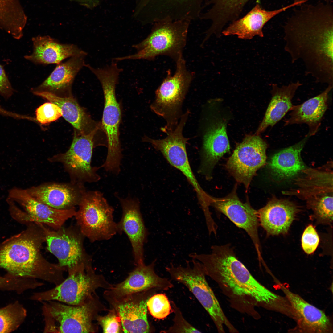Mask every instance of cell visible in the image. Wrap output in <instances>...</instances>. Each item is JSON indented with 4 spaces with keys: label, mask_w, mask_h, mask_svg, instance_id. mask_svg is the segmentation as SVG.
<instances>
[{
    "label": "cell",
    "mask_w": 333,
    "mask_h": 333,
    "mask_svg": "<svg viewBox=\"0 0 333 333\" xmlns=\"http://www.w3.org/2000/svg\"><path fill=\"white\" fill-rule=\"evenodd\" d=\"M44 332L94 333L98 325L94 323L99 313L108 311L96 292L84 303L72 305L55 301L42 302Z\"/></svg>",
    "instance_id": "5b68a950"
},
{
    "label": "cell",
    "mask_w": 333,
    "mask_h": 333,
    "mask_svg": "<svg viewBox=\"0 0 333 333\" xmlns=\"http://www.w3.org/2000/svg\"><path fill=\"white\" fill-rule=\"evenodd\" d=\"M310 137L307 134L298 143L281 150L272 157L268 166L275 177L280 180L288 179L306 168L301 154Z\"/></svg>",
    "instance_id": "1f68e13d"
},
{
    "label": "cell",
    "mask_w": 333,
    "mask_h": 333,
    "mask_svg": "<svg viewBox=\"0 0 333 333\" xmlns=\"http://www.w3.org/2000/svg\"><path fill=\"white\" fill-rule=\"evenodd\" d=\"M158 290L152 289L118 298L103 296L118 316L124 333H151L155 329L147 318V303Z\"/></svg>",
    "instance_id": "9a60e30c"
},
{
    "label": "cell",
    "mask_w": 333,
    "mask_h": 333,
    "mask_svg": "<svg viewBox=\"0 0 333 333\" xmlns=\"http://www.w3.org/2000/svg\"><path fill=\"white\" fill-rule=\"evenodd\" d=\"M87 56H74L64 62L56 64L49 76L39 86L32 88L31 92H46L64 97L73 96V82L77 73L85 66Z\"/></svg>",
    "instance_id": "7402d4cb"
},
{
    "label": "cell",
    "mask_w": 333,
    "mask_h": 333,
    "mask_svg": "<svg viewBox=\"0 0 333 333\" xmlns=\"http://www.w3.org/2000/svg\"><path fill=\"white\" fill-rule=\"evenodd\" d=\"M37 200L61 210L75 208L86 190L84 183H48L26 189Z\"/></svg>",
    "instance_id": "44dd1931"
},
{
    "label": "cell",
    "mask_w": 333,
    "mask_h": 333,
    "mask_svg": "<svg viewBox=\"0 0 333 333\" xmlns=\"http://www.w3.org/2000/svg\"><path fill=\"white\" fill-rule=\"evenodd\" d=\"M88 68L100 82L104 97L101 127L106 136L108 152L102 166L107 171L117 173L121 170L122 155L119 137L121 112L116 97L115 89L120 74L123 70L114 61L103 68H95L89 65Z\"/></svg>",
    "instance_id": "277c9868"
},
{
    "label": "cell",
    "mask_w": 333,
    "mask_h": 333,
    "mask_svg": "<svg viewBox=\"0 0 333 333\" xmlns=\"http://www.w3.org/2000/svg\"><path fill=\"white\" fill-rule=\"evenodd\" d=\"M171 306L174 314L173 323L170 327L161 332L166 333H201L189 323L184 318L180 309L173 301Z\"/></svg>",
    "instance_id": "8d00e7d4"
},
{
    "label": "cell",
    "mask_w": 333,
    "mask_h": 333,
    "mask_svg": "<svg viewBox=\"0 0 333 333\" xmlns=\"http://www.w3.org/2000/svg\"><path fill=\"white\" fill-rule=\"evenodd\" d=\"M118 199L122 215L117 223L118 233L124 232L128 237L135 265L144 264V245L148 241L149 232L141 212L140 202L137 198L130 197Z\"/></svg>",
    "instance_id": "e0dca14e"
},
{
    "label": "cell",
    "mask_w": 333,
    "mask_h": 333,
    "mask_svg": "<svg viewBox=\"0 0 333 333\" xmlns=\"http://www.w3.org/2000/svg\"><path fill=\"white\" fill-rule=\"evenodd\" d=\"M307 201L308 206L312 209L319 220L326 223L332 221V193L317 196Z\"/></svg>",
    "instance_id": "e575fe53"
},
{
    "label": "cell",
    "mask_w": 333,
    "mask_h": 333,
    "mask_svg": "<svg viewBox=\"0 0 333 333\" xmlns=\"http://www.w3.org/2000/svg\"><path fill=\"white\" fill-rule=\"evenodd\" d=\"M302 85L299 81L281 87L276 84H272L271 99L257 131V135L263 132L268 127L274 126L290 111L295 93Z\"/></svg>",
    "instance_id": "4dcf8cb0"
},
{
    "label": "cell",
    "mask_w": 333,
    "mask_h": 333,
    "mask_svg": "<svg viewBox=\"0 0 333 333\" xmlns=\"http://www.w3.org/2000/svg\"><path fill=\"white\" fill-rule=\"evenodd\" d=\"M33 93L57 105L61 109L62 116L73 127L74 132L88 135L101 128V124L92 119L73 96L61 97L46 92Z\"/></svg>",
    "instance_id": "f1b7e54d"
},
{
    "label": "cell",
    "mask_w": 333,
    "mask_h": 333,
    "mask_svg": "<svg viewBox=\"0 0 333 333\" xmlns=\"http://www.w3.org/2000/svg\"><path fill=\"white\" fill-rule=\"evenodd\" d=\"M319 241L318 234L312 225H309L302 234V246L304 251L307 254L313 253L317 249Z\"/></svg>",
    "instance_id": "ab89813d"
},
{
    "label": "cell",
    "mask_w": 333,
    "mask_h": 333,
    "mask_svg": "<svg viewBox=\"0 0 333 333\" xmlns=\"http://www.w3.org/2000/svg\"><path fill=\"white\" fill-rule=\"evenodd\" d=\"M210 253L189 254L202 265L207 276L215 282L232 308L256 320L257 308L286 314L290 305L287 298L274 293L258 281L236 257L230 244L213 245Z\"/></svg>",
    "instance_id": "6da1fadb"
},
{
    "label": "cell",
    "mask_w": 333,
    "mask_h": 333,
    "mask_svg": "<svg viewBox=\"0 0 333 333\" xmlns=\"http://www.w3.org/2000/svg\"><path fill=\"white\" fill-rule=\"evenodd\" d=\"M302 171L305 175L297 180L298 188L284 194L294 195L304 199L319 195L332 193L333 173L331 166L316 169L306 168Z\"/></svg>",
    "instance_id": "f546056e"
},
{
    "label": "cell",
    "mask_w": 333,
    "mask_h": 333,
    "mask_svg": "<svg viewBox=\"0 0 333 333\" xmlns=\"http://www.w3.org/2000/svg\"><path fill=\"white\" fill-rule=\"evenodd\" d=\"M45 241L42 228L38 223L33 222L19 238L0 249V267L12 276L38 279L59 285L65 278V270L42 255L41 249Z\"/></svg>",
    "instance_id": "3957f363"
},
{
    "label": "cell",
    "mask_w": 333,
    "mask_h": 333,
    "mask_svg": "<svg viewBox=\"0 0 333 333\" xmlns=\"http://www.w3.org/2000/svg\"><path fill=\"white\" fill-rule=\"evenodd\" d=\"M267 144L258 135L247 136L228 158L226 167L246 191L257 171L266 162Z\"/></svg>",
    "instance_id": "5bb4252c"
},
{
    "label": "cell",
    "mask_w": 333,
    "mask_h": 333,
    "mask_svg": "<svg viewBox=\"0 0 333 333\" xmlns=\"http://www.w3.org/2000/svg\"><path fill=\"white\" fill-rule=\"evenodd\" d=\"M187 118V115H183L175 128L166 133L167 136L165 138L157 140L145 136L143 141L150 143L154 149L161 152L170 164L179 170L186 177L196 193L203 213L206 214L210 211L209 207L212 196L201 188L189 161L186 144L189 139L184 137L183 134Z\"/></svg>",
    "instance_id": "8fae6325"
},
{
    "label": "cell",
    "mask_w": 333,
    "mask_h": 333,
    "mask_svg": "<svg viewBox=\"0 0 333 333\" xmlns=\"http://www.w3.org/2000/svg\"><path fill=\"white\" fill-rule=\"evenodd\" d=\"M147 305L150 314L155 318L163 319L170 314L171 305L165 294L156 293L154 294L149 299Z\"/></svg>",
    "instance_id": "d590c367"
},
{
    "label": "cell",
    "mask_w": 333,
    "mask_h": 333,
    "mask_svg": "<svg viewBox=\"0 0 333 333\" xmlns=\"http://www.w3.org/2000/svg\"><path fill=\"white\" fill-rule=\"evenodd\" d=\"M74 216L77 227L91 242L109 240L118 233L114 209L98 191L84 192Z\"/></svg>",
    "instance_id": "9c48e42d"
},
{
    "label": "cell",
    "mask_w": 333,
    "mask_h": 333,
    "mask_svg": "<svg viewBox=\"0 0 333 333\" xmlns=\"http://www.w3.org/2000/svg\"><path fill=\"white\" fill-rule=\"evenodd\" d=\"M113 284L92 267L81 269L68 274L60 283L46 291L34 293L30 299L41 302L55 301L72 305H81L99 288L108 290Z\"/></svg>",
    "instance_id": "30bf717a"
},
{
    "label": "cell",
    "mask_w": 333,
    "mask_h": 333,
    "mask_svg": "<svg viewBox=\"0 0 333 333\" xmlns=\"http://www.w3.org/2000/svg\"><path fill=\"white\" fill-rule=\"evenodd\" d=\"M297 210L290 202L273 198L257 210L259 224L269 235L285 233L293 221Z\"/></svg>",
    "instance_id": "4316f807"
},
{
    "label": "cell",
    "mask_w": 333,
    "mask_h": 333,
    "mask_svg": "<svg viewBox=\"0 0 333 333\" xmlns=\"http://www.w3.org/2000/svg\"><path fill=\"white\" fill-rule=\"evenodd\" d=\"M308 0H294V2H299V1H305L306 2L307 1H308Z\"/></svg>",
    "instance_id": "b9f144b4"
},
{
    "label": "cell",
    "mask_w": 333,
    "mask_h": 333,
    "mask_svg": "<svg viewBox=\"0 0 333 333\" xmlns=\"http://www.w3.org/2000/svg\"><path fill=\"white\" fill-rule=\"evenodd\" d=\"M275 281L294 312L296 326L294 331L301 333H333L332 321L324 311L291 291L277 279Z\"/></svg>",
    "instance_id": "d6986e66"
},
{
    "label": "cell",
    "mask_w": 333,
    "mask_h": 333,
    "mask_svg": "<svg viewBox=\"0 0 333 333\" xmlns=\"http://www.w3.org/2000/svg\"><path fill=\"white\" fill-rule=\"evenodd\" d=\"M32 53L24 58L35 64H57L68 58L87 53L76 45L62 44L49 36H40L32 39Z\"/></svg>",
    "instance_id": "d4e9b609"
},
{
    "label": "cell",
    "mask_w": 333,
    "mask_h": 333,
    "mask_svg": "<svg viewBox=\"0 0 333 333\" xmlns=\"http://www.w3.org/2000/svg\"><path fill=\"white\" fill-rule=\"evenodd\" d=\"M8 197L20 204L33 222L42 223L55 230L62 227L76 212L75 208L61 210L52 208L36 199L26 189L13 187L9 190Z\"/></svg>",
    "instance_id": "ffe728a7"
},
{
    "label": "cell",
    "mask_w": 333,
    "mask_h": 333,
    "mask_svg": "<svg viewBox=\"0 0 333 333\" xmlns=\"http://www.w3.org/2000/svg\"><path fill=\"white\" fill-rule=\"evenodd\" d=\"M333 85H328L322 93L302 104L292 105L290 117L285 121L284 125L306 124L309 128L310 137L318 130L323 116L328 107L329 94Z\"/></svg>",
    "instance_id": "83f0119b"
},
{
    "label": "cell",
    "mask_w": 333,
    "mask_h": 333,
    "mask_svg": "<svg viewBox=\"0 0 333 333\" xmlns=\"http://www.w3.org/2000/svg\"><path fill=\"white\" fill-rule=\"evenodd\" d=\"M176 68L172 75H167L155 92V99L150 106L151 110L166 122L162 130L166 133L173 130L180 118L183 102L194 74L187 68L183 56L176 62Z\"/></svg>",
    "instance_id": "ba28073f"
},
{
    "label": "cell",
    "mask_w": 333,
    "mask_h": 333,
    "mask_svg": "<svg viewBox=\"0 0 333 333\" xmlns=\"http://www.w3.org/2000/svg\"><path fill=\"white\" fill-rule=\"evenodd\" d=\"M27 315L26 309L18 301L0 308V333H9L16 330Z\"/></svg>",
    "instance_id": "836d02e7"
},
{
    "label": "cell",
    "mask_w": 333,
    "mask_h": 333,
    "mask_svg": "<svg viewBox=\"0 0 333 333\" xmlns=\"http://www.w3.org/2000/svg\"><path fill=\"white\" fill-rule=\"evenodd\" d=\"M38 223L43 231L47 249L57 258L58 264L68 273L92 267V257L84 248V237L77 227H62L55 230Z\"/></svg>",
    "instance_id": "7c38bea8"
},
{
    "label": "cell",
    "mask_w": 333,
    "mask_h": 333,
    "mask_svg": "<svg viewBox=\"0 0 333 333\" xmlns=\"http://www.w3.org/2000/svg\"><path fill=\"white\" fill-rule=\"evenodd\" d=\"M14 91L3 66L0 64V95L7 99Z\"/></svg>",
    "instance_id": "60d3db41"
},
{
    "label": "cell",
    "mask_w": 333,
    "mask_h": 333,
    "mask_svg": "<svg viewBox=\"0 0 333 333\" xmlns=\"http://www.w3.org/2000/svg\"><path fill=\"white\" fill-rule=\"evenodd\" d=\"M27 17L17 0H0V28L19 40L23 37Z\"/></svg>",
    "instance_id": "d6a6232c"
},
{
    "label": "cell",
    "mask_w": 333,
    "mask_h": 333,
    "mask_svg": "<svg viewBox=\"0 0 333 333\" xmlns=\"http://www.w3.org/2000/svg\"><path fill=\"white\" fill-rule=\"evenodd\" d=\"M226 127L225 122H219L211 126L204 135L199 171L207 179L211 178L212 171L218 161L230 151Z\"/></svg>",
    "instance_id": "484cf974"
},
{
    "label": "cell",
    "mask_w": 333,
    "mask_h": 333,
    "mask_svg": "<svg viewBox=\"0 0 333 333\" xmlns=\"http://www.w3.org/2000/svg\"><path fill=\"white\" fill-rule=\"evenodd\" d=\"M205 0H149L148 21L154 23L168 18L173 21L199 18Z\"/></svg>",
    "instance_id": "603a6c76"
},
{
    "label": "cell",
    "mask_w": 333,
    "mask_h": 333,
    "mask_svg": "<svg viewBox=\"0 0 333 333\" xmlns=\"http://www.w3.org/2000/svg\"><path fill=\"white\" fill-rule=\"evenodd\" d=\"M330 3L304 6L283 26L284 50L292 63L300 61L306 75L333 85V11Z\"/></svg>",
    "instance_id": "7a4b0ae2"
},
{
    "label": "cell",
    "mask_w": 333,
    "mask_h": 333,
    "mask_svg": "<svg viewBox=\"0 0 333 333\" xmlns=\"http://www.w3.org/2000/svg\"><path fill=\"white\" fill-rule=\"evenodd\" d=\"M236 188V185L232 191L224 197H212L211 206L246 232L254 245L260 261L262 258L258 231L259 224L257 211L249 202L244 203L240 200L237 195Z\"/></svg>",
    "instance_id": "2e32d148"
},
{
    "label": "cell",
    "mask_w": 333,
    "mask_h": 333,
    "mask_svg": "<svg viewBox=\"0 0 333 333\" xmlns=\"http://www.w3.org/2000/svg\"><path fill=\"white\" fill-rule=\"evenodd\" d=\"M191 21H173L165 18L154 23L151 32L144 40L133 45L137 52L113 58L116 61L127 60H153L160 56L170 57L175 62L183 56Z\"/></svg>",
    "instance_id": "8992f818"
},
{
    "label": "cell",
    "mask_w": 333,
    "mask_h": 333,
    "mask_svg": "<svg viewBox=\"0 0 333 333\" xmlns=\"http://www.w3.org/2000/svg\"><path fill=\"white\" fill-rule=\"evenodd\" d=\"M96 321L103 333H123L120 319L115 311L110 308L105 315H99Z\"/></svg>",
    "instance_id": "74e56055"
},
{
    "label": "cell",
    "mask_w": 333,
    "mask_h": 333,
    "mask_svg": "<svg viewBox=\"0 0 333 333\" xmlns=\"http://www.w3.org/2000/svg\"><path fill=\"white\" fill-rule=\"evenodd\" d=\"M97 131L84 135L74 132L69 149L48 159L50 162L61 163L73 183H94L101 179L97 172L100 166L91 165L93 149L99 145L95 138Z\"/></svg>",
    "instance_id": "4fadbf2b"
},
{
    "label": "cell",
    "mask_w": 333,
    "mask_h": 333,
    "mask_svg": "<svg viewBox=\"0 0 333 333\" xmlns=\"http://www.w3.org/2000/svg\"><path fill=\"white\" fill-rule=\"evenodd\" d=\"M191 262V265L187 261L186 266L171 264L166 267V271L172 280L185 286L194 295L208 314L219 333H225V328L230 333L238 332L225 314L209 285L202 264L194 259Z\"/></svg>",
    "instance_id": "52a82bcc"
},
{
    "label": "cell",
    "mask_w": 333,
    "mask_h": 333,
    "mask_svg": "<svg viewBox=\"0 0 333 333\" xmlns=\"http://www.w3.org/2000/svg\"><path fill=\"white\" fill-rule=\"evenodd\" d=\"M156 261L155 259L148 265H136L125 279L105 290L103 295L118 298L152 289L166 291L171 289L174 285L170 280L155 272Z\"/></svg>",
    "instance_id": "ac0fdd59"
},
{
    "label": "cell",
    "mask_w": 333,
    "mask_h": 333,
    "mask_svg": "<svg viewBox=\"0 0 333 333\" xmlns=\"http://www.w3.org/2000/svg\"><path fill=\"white\" fill-rule=\"evenodd\" d=\"M35 114L37 121L43 124L55 121L62 116L60 108L50 102L45 103L38 107Z\"/></svg>",
    "instance_id": "f35d334b"
},
{
    "label": "cell",
    "mask_w": 333,
    "mask_h": 333,
    "mask_svg": "<svg viewBox=\"0 0 333 333\" xmlns=\"http://www.w3.org/2000/svg\"><path fill=\"white\" fill-rule=\"evenodd\" d=\"M299 4V2H294L278 10L267 11L257 3L246 15L231 22L221 33L225 36L236 35L242 39H251L256 36L263 37L262 29L269 21L280 13Z\"/></svg>",
    "instance_id": "cb8c5ba5"
}]
</instances>
